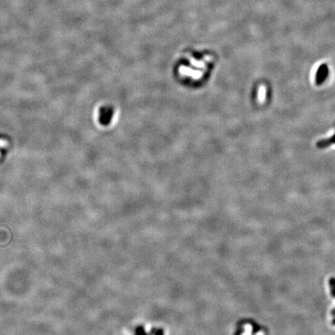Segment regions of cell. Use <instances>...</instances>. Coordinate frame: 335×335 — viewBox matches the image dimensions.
<instances>
[{"label":"cell","instance_id":"277c9868","mask_svg":"<svg viewBox=\"0 0 335 335\" xmlns=\"http://www.w3.org/2000/svg\"><path fill=\"white\" fill-rule=\"evenodd\" d=\"M330 286H331V295L335 298V278H331L330 279Z\"/></svg>","mask_w":335,"mask_h":335},{"label":"cell","instance_id":"3957f363","mask_svg":"<svg viewBox=\"0 0 335 335\" xmlns=\"http://www.w3.org/2000/svg\"><path fill=\"white\" fill-rule=\"evenodd\" d=\"M331 144H335V135L333 136V137L330 138V139H326L319 141L318 144H317V146L320 147H324Z\"/></svg>","mask_w":335,"mask_h":335},{"label":"cell","instance_id":"8992f818","mask_svg":"<svg viewBox=\"0 0 335 335\" xmlns=\"http://www.w3.org/2000/svg\"><path fill=\"white\" fill-rule=\"evenodd\" d=\"M332 324H333V325H335V318L334 319V320H333V321H332Z\"/></svg>","mask_w":335,"mask_h":335},{"label":"cell","instance_id":"5b68a950","mask_svg":"<svg viewBox=\"0 0 335 335\" xmlns=\"http://www.w3.org/2000/svg\"><path fill=\"white\" fill-rule=\"evenodd\" d=\"M331 314H332L333 316H335V309H333V311L331 312Z\"/></svg>","mask_w":335,"mask_h":335},{"label":"cell","instance_id":"6da1fadb","mask_svg":"<svg viewBox=\"0 0 335 335\" xmlns=\"http://www.w3.org/2000/svg\"><path fill=\"white\" fill-rule=\"evenodd\" d=\"M113 109L110 107L105 106L100 109V115H99V119H100V123L103 125H108L111 120V116H113Z\"/></svg>","mask_w":335,"mask_h":335},{"label":"cell","instance_id":"7a4b0ae2","mask_svg":"<svg viewBox=\"0 0 335 335\" xmlns=\"http://www.w3.org/2000/svg\"><path fill=\"white\" fill-rule=\"evenodd\" d=\"M327 74H328V67L325 64H323L320 67V68L318 69V72L317 74V84H320L322 81L324 80V78H326Z\"/></svg>","mask_w":335,"mask_h":335}]
</instances>
